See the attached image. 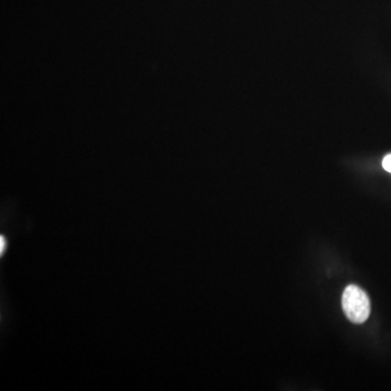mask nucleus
Listing matches in <instances>:
<instances>
[{"mask_svg":"<svg viewBox=\"0 0 391 391\" xmlns=\"http://www.w3.org/2000/svg\"><path fill=\"white\" fill-rule=\"evenodd\" d=\"M342 310L350 322L362 324L371 314V302L365 291L355 285H349L342 293Z\"/></svg>","mask_w":391,"mask_h":391,"instance_id":"obj_1","label":"nucleus"},{"mask_svg":"<svg viewBox=\"0 0 391 391\" xmlns=\"http://www.w3.org/2000/svg\"><path fill=\"white\" fill-rule=\"evenodd\" d=\"M383 167L387 172L391 173V155H386L383 160Z\"/></svg>","mask_w":391,"mask_h":391,"instance_id":"obj_2","label":"nucleus"},{"mask_svg":"<svg viewBox=\"0 0 391 391\" xmlns=\"http://www.w3.org/2000/svg\"><path fill=\"white\" fill-rule=\"evenodd\" d=\"M0 243H1V254H3V249H6V246H7V245H6V241L3 238L0 239Z\"/></svg>","mask_w":391,"mask_h":391,"instance_id":"obj_3","label":"nucleus"}]
</instances>
